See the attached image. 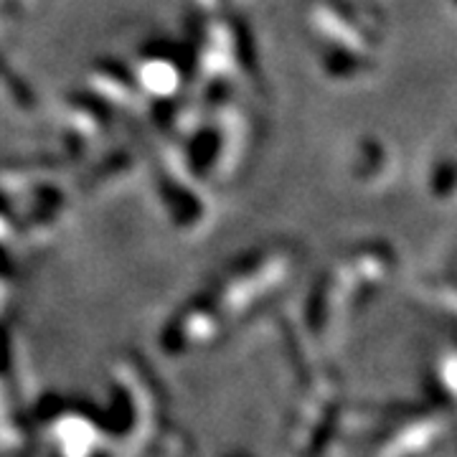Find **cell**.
<instances>
[{
    "mask_svg": "<svg viewBox=\"0 0 457 457\" xmlns=\"http://www.w3.org/2000/svg\"><path fill=\"white\" fill-rule=\"evenodd\" d=\"M437 191L440 196L447 201H453L457 196V155L455 153H447V158L442 161L437 168Z\"/></svg>",
    "mask_w": 457,
    "mask_h": 457,
    "instance_id": "obj_1",
    "label": "cell"
},
{
    "mask_svg": "<svg viewBox=\"0 0 457 457\" xmlns=\"http://www.w3.org/2000/svg\"><path fill=\"white\" fill-rule=\"evenodd\" d=\"M445 389H447V404L453 411H457V343L447 345V353H445Z\"/></svg>",
    "mask_w": 457,
    "mask_h": 457,
    "instance_id": "obj_2",
    "label": "cell"
},
{
    "mask_svg": "<svg viewBox=\"0 0 457 457\" xmlns=\"http://www.w3.org/2000/svg\"><path fill=\"white\" fill-rule=\"evenodd\" d=\"M455 5H457V0H455Z\"/></svg>",
    "mask_w": 457,
    "mask_h": 457,
    "instance_id": "obj_3",
    "label": "cell"
}]
</instances>
